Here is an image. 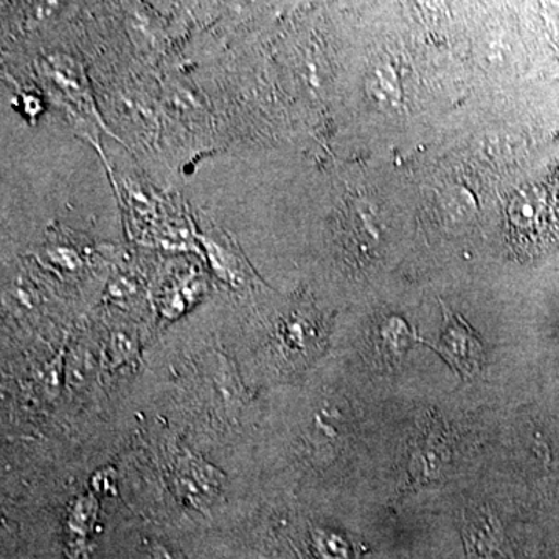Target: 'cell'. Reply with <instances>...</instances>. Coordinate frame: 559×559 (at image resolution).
I'll use <instances>...</instances> for the list:
<instances>
[{"label":"cell","mask_w":559,"mask_h":559,"mask_svg":"<svg viewBox=\"0 0 559 559\" xmlns=\"http://www.w3.org/2000/svg\"><path fill=\"white\" fill-rule=\"evenodd\" d=\"M444 326L436 349L459 371L463 380L476 377L484 366V345L462 316L443 307Z\"/></svg>","instance_id":"6da1fadb"}]
</instances>
